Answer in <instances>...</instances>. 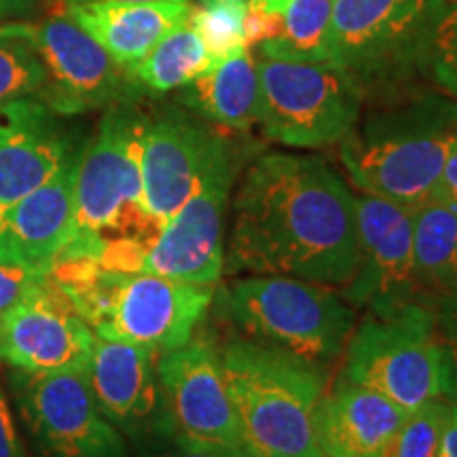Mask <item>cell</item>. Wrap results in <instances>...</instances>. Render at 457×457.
<instances>
[{
	"instance_id": "6da1fadb",
	"label": "cell",
	"mask_w": 457,
	"mask_h": 457,
	"mask_svg": "<svg viewBox=\"0 0 457 457\" xmlns=\"http://www.w3.org/2000/svg\"><path fill=\"white\" fill-rule=\"evenodd\" d=\"M358 259L356 197L327 162L270 153L248 170L228 245L233 271L343 286Z\"/></svg>"
},
{
	"instance_id": "7a4b0ae2",
	"label": "cell",
	"mask_w": 457,
	"mask_h": 457,
	"mask_svg": "<svg viewBox=\"0 0 457 457\" xmlns=\"http://www.w3.org/2000/svg\"><path fill=\"white\" fill-rule=\"evenodd\" d=\"M248 457H324L313 432V411L324 396L316 362L236 339L220 356Z\"/></svg>"
},
{
	"instance_id": "3957f363",
	"label": "cell",
	"mask_w": 457,
	"mask_h": 457,
	"mask_svg": "<svg viewBox=\"0 0 457 457\" xmlns=\"http://www.w3.org/2000/svg\"><path fill=\"white\" fill-rule=\"evenodd\" d=\"M457 146V106L417 100L373 114L341 140V162L353 185L407 208L432 197Z\"/></svg>"
},
{
	"instance_id": "277c9868",
	"label": "cell",
	"mask_w": 457,
	"mask_h": 457,
	"mask_svg": "<svg viewBox=\"0 0 457 457\" xmlns=\"http://www.w3.org/2000/svg\"><path fill=\"white\" fill-rule=\"evenodd\" d=\"M146 121L128 106L106 112L98 134L77 159L74 220L77 237L64 253L98 261L102 244L114 239L155 242L162 231L142 197V134ZM148 248V245H146Z\"/></svg>"
},
{
	"instance_id": "5b68a950",
	"label": "cell",
	"mask_w": 457,
	"mask_h": 457,
	"mask_svg": "<svg viewBox=\"0 0 457 457\" xmlns=\"http://www.w3.org/2000/svg\"><path fill=\"white\" fill-rule=\"evenodd\" d=\"M212 296V286L146 271H108L100 265L68 299L96 337L134 343L162 356L191 341Z\"/></svg>"
},
{
	"instance_id": "8992f818",
	"label": "cell",
	"mask_w": 457,
	"mask_h": 457,
	"mask_svg": "<svg viewBox=\"0 0 457 457\" xmlns=\"http://www.w3.org/2000/svg\"><path fill=\"white\" fill-rule=\"evenodd\" d=\"M449 367L430 313L404 301L353 328L343 377L413 413L449 390Z\"/></svg>"
},
{
	"instance_id": "52a82bcc",
	"label": "cell",
	"mask_w": 457,
	"mask_h": 457,
	"mask_svg": "<svg viewBox=\"0 0 457 457\" xmlns=\"http://www.w3.org/2000/svg\"><path fill=\"white\" fill-rule=\"evenodd\" d=\"M222 310L253 341L310 362L339 356L356 327L345 301L313 282L286 276L237 279L222 295Z\"/></svg>"
},
{
	"instance_id": "ba28073f",
	"label": "cell",
	"mask_w": 457,
	"mask_h": 457,
	"mask_svg": "<svg viewBox=\"0 0 457 457\" xmlns=\"http://www.w3.org/2000/svg\"><path fill=\"white\" fill-rule=\"evenodd\" d=\"M261 125L267 138L293 148H322L356 128L360 81L333 62L261 57Z\"/></svg>"
},
{
	"instance_id": "9c48e42d",
	"label": "cell",
	"mask_w": 457,
	"mask_h": 457,
	"mask_svg": "<svg viewBox=\"0 0 457 457\" xmlns=\"http://www.w3.org/2000/svg\"><path fill=\"white\" fill-rule=\"evenodd\" d=\"M447 0H335L328 55L353 77L392 74L428 45Z\"/></svg>"
},
{
	"instance_id": "30bf717a",
	"label": "cell",
	"mask_w": 457,
	"mask_h": 457,
	"mask_svg": "<svg viewBox=\"0 0 457 457\" xmlns=\"http://www.w3.org/2000/svg\"><path fill=\"white\" fill-rule=\"evenodd\" d=\"M20 415L38 457H128L85 373L11 375Z\"/></svg>"
},
{
	"instance_id": "8fae6325",
	"label": "cell",
	"mask_w": 457,
	"mask_h": 457,
	"mask_svg": "<svg viewBox=\"0 0 457 457\" xmlns=\"http://www.w3.org/2000/svg\"><path fill=\"white\" fill-rule=\"evenodd\" d=\"M162 434L208 447L242 449L236 409L228 398L219 352L208 341H188L157 362Z\"/></svg>"
},
{
	"instance_id": "7c38bea8",
	"label": "cell",
	"mask_w": 457,
	"mask_h": 457,
	"mask_svg": "<svg viewBox=\"0 0 457 457\" xmlns=\"http://www.w3.org/2000/svg\"><path fill=\"white\" fill-rule=\"evenodd\" d=\"M28 43L47 72V83L38 96L54 112L77 114L125 104L138 96L140 87L128 68L117 64L66 11L34 28Z\"/></svg>"
},
{
	"instance_id": "4fadbf2b",
	"label": "cell",
	"mask_w": 457,
	"mask_h": 457,
	"mask_svg": "<svg viewBox=\"0 0 457 457\" xmlns=\"http://www.w3.org/2000/svg\"><path fill=\"white\" fill-rule=\"evenodd\" d=\"M231 187L233 163L231 151H227L205 171L195 193L148 245L142 271L204 286L219 282L225 261L222 222Z\"/></svg>"
},
{
	"instance_id": "5bb4252c",
	"label": "cell",
	"mask_w": 457,
	"mask_h": 457,
	"mask_svg": "<svg viewBox=\"0 0 457 457\" xmlns=\"http://www.w3.org/2000/svg\"><path fill=\"white\" fill-rule=\"evenodd\" d=\"M94 345L96 333L49 278L4 313L0 360L21 373H87Z\"/></svg>"
},
{
	"instance_id": "9a60e30c",
	"label": "cell",
	"mask_w": 457,
	"mask_h": 457,
	"mask_svg": "<svg viewBox=\"0 0 457 457\" xmlns=\"http://www.w3.org/2000/svg\"><path fill=\"white\" fill-rule=\"evenodd\" d=\"M227 140L180 112L146 121L142 134V197L145 210L159 227L195 193L205 171L222 153Z\"/></svg>"
},
{
	"instance_id": "2e32d148",
	"label": "cell",
	"mask_w": 457,
	"mask_h": 457,
	"mask_svg": "<svg viewBox=\"0 0 457 457\" xmlns=\"http://www.w3.org/2000/svg\"><path fill=\"white\" fill-rule=\"evenodd\" d=\"M358 270L345 288L353 305L373 312L404 303L413 288V210L379 195L356 197Z\"/></svg>"
},
{
	"instance_id": "e0dca14e",
	"label": "cell",
	"mask_w": 457,
	"mask_h": 457,
	"mask_svg": "<svg viewBox=\"0 0 457 457\" xmlns=\"http://www.w3.org/2000/svg\"><path fill=\"white\" fill-rule=\"evenodd\" d=\"M157 356L148 347L96 337L85 377L106 420L131 438L163 430Z\"/></svg>"
},
{
	"instance_id": "ac0fdd59",
	"label": "cell",
	"mask_w": 457,
	"mask_h": 457,
	"mask_svg": "<svg viewBox=\"0 0 457 457\" xmlns=\"http://www.w3.org/2000/svg\"><path fill=\"white\" fill-rule=\"evenodd\" d=\"M77 159L72 155L54 179L0 216V261L47 276L57 256L72 244Z\"/></svg>"
},
{
	"instance_id": "d6986e66",
	"label": "cell",
	"mask_w": 457,
	"mask_h": 457,
	"mask_svg": "<svg viewBox=\"0 0 457 457\" xmlns=\"http://www.w3.org/2000/svg\"><path fill=\"white\" fill-rule=\"evenodd\" d=\"M71 157L66 136L43 100L0 106V216L54 179Z\"/></svg>"
},
{
	"instance_id": "ffe728a7",
	"label": "cell",
	"mask_w": 457,
	"mask_h": 457,
	"mask_svg": "<svg viewBox=\"0 0 457 457\" xmlns=\"http://www.w3.org/2000/svg\"><path fill=\"white\" fill-rule=\"evenodd\" d=\"M407 417L381 394L345 381L320 398L313 432L324 457H390Z\"/></svg>"
},
{
	"instance_id": "44dd1931",
	"label": "cell",
	"mask_w": 457,
	"mask_h": 457,
	"mask_svg": "<svg viewBox=\"0 0 457 457\" xmlns=\"http://www.w3.org/2000/svg\"><path fill=\"white\" fill-rule=\"evenodd\" d=\"M68 15L123 68L138 64L191 15L188 3H94L62 4Z\"/></svg>"
},
{
	"instance_id": "7402d4cb",
	"label": "cell",
	"mask_w": 457,
	"mask_h": 457,
	"mask_svg": "<svg viewBox=\"0 0 457 457\" xmlns=\"http://www.w3.org/2000/svg\"><path fill=\"white\" fill-rule=\"evenodd\" d=\"M182 102L231 129L261 123V79L250 51L220 62L182 87Z\"/></svg>"
},
{
	"instance_id": "603a6c76",
	"label": "cell",
	"mask_w": 457,
	"mask_h": 457,
	"mask_svg": "<svg viewBox=\"0 0 457 457\" xmlns=\"http://www.w3.org/2000/svg\"><path fill=\"white\" fill-rule=\"evenodd\" d=\"M413 265L417 282L457 293V208L428 199L413 208Z\"/></svg>"
},
{
	"instance_id": "cb8c5ba5",
	"label": "cell",
	"mask_w": 457,
	"mask_h": 457,
	"mask_svg": "<svg viewBox=\"0 0 457 457\" xmlns=\"http://www.w3.org/2000/svg\"><path fill=\"white\" fill-rule=\"evenodd\" d=\"M212 68L199 34L187 24L170 32L159 41L151 54L142 57L138 64L128 68L129 77L140 89L153 94H168L195 81L199 74Z\"/></svg>"
},
{
	"instance_id": "d4e9b609",
	"label": "cell",
	"mask_w": 457,
	"mask_h": 457,
	"mask_svg": "<svg viewBox=\"0 0 457 457\" xmlns=\"http://www.w3.org/2000/svg\"><path fill=\"white\" fill-rule=\"evenodd\" d=\"M335 0H290L279 13L278 34L256 45L261 57L290 62H330L328 37Z\"/></svg>"
},
{
	"instance_id": "484cf974",
	"label": "cell",
	"mask_w": 457,
	"mask_h": 457,
	"mask_svg": "<svg viewBox=\"0 0 457 457\" xmlns=\"http://www.w3.org/2000/svg\"><path fill=\"white\" fill-rule=\"evenodd\" d=\"M245 15L248 4L237 3H210L191 9L188 24L202 38L212 66L250 51Z\"/></svg>"
},
{
	"instance_id": "4316f807",
	"label": "cell",
	"mask_w": 457,
	"mask_h": 457,
	"mask_svg": "<svg viewBox=\"0 0 457 457\" xmlns=\"http://www.w3.org/2000/svg\"><path fill=\"white\" fill-rule=\"evenodd\" d=\"M45 83L47 72L30 43L0 41V106L38 96Z\"/></svg>"
},
{
	"instance_id": "83f0119b",
	"label": "cell",
	"mask_w": 457,
	"mask_h": 457,
	"mask_svg": "<svg viewBox=\"0 0 457 457\" xmlns=\"http://www.w3.org/2000/svg\"><path fill=\"white\" fill-rule=\"evenodd\" d=\"M449 413L451 404H445L441 398L409 413L390 457H436Z\"/></svg>"
},
{
	"instance_id": "f1b7e54d",
	"label": "cell",
	"mask_w": 457,
	"mask_h": 457,
	"mask_svg": "<svg viewBox=\"0 0 457 457\" xmlns=\"http://www.w3.org/2000/svg\"><path fill=\"white\" fill-rule=\"evenodd\" d=\"M428 60L436 83L457 100V0L445 3L428 45Z\"/></svg>"
},
{
	"instance_id": "f546056e",
	"label": "cell",
	"mask_w": 457,
	"mask_h": 457,
	"mask_svg": "<svg viewBox=\"0 0 457 457\" xmlns=\"http://www.w3.org/2000/svg\"><path fill=\"white\" fill-rule=\"evenodd\" d=\"M45 279H47L45 273L0 261V313H7L20 303L30 299L45 284Z\"/></svg>"
},
{
	"instance_id": "4dcf8cb0",
	"label": "cell",
	"mask_w": 457,
	"mask_h": 457,
	"mask_svg": "<svg viewBox=\"0 0 457 457\" xmlns=\"http://www.w3.org/2000/svg\"><path fill=\"white\" fill-rule=\"evenodd\" d=\"M165 436L170 438V445H165V447H162V449L148 451V453H145V457H231L233 453H236L233 449L195 445V443L182 441V438L170 436V434H165Z\"/></svg>"
},
{
	"instance_id": "1f68e13d",
	"label": "cell",
	"mask_w": 457,
	"mask_h": 457,
	"mask_svg": "<svg viewBox=\"0 0 457 457\" xmlns=\"http://www.w3.org/2000/svg\"><path fill=\"white\" fill-rule=\"evenodd\" d=\"M0 457H28L3 390H0Z\"/></svg>"
},
{
	"instance_id": "d6a6232c",
	"label": "cell",
	"mask_w": 457,
	"mask_h": 457,
	"mask_svg": "<svg viewBox=\"0 0 457 457\" xmlns=\"http://www.w3.org/2000/svg\"><path fill=\"white\" fill-rule=\"evenodd\" d=\"M430 199H438V202H445L457 208V146L449 155L447 163H445V170Z\"/></svg>"
},
{
	"instance_id": "836d02e7",
	"label": "cell",
	"mask_w": 457,
	"mask_h": 457,
	"mask_svg": "<svg viewBox=\"0 0 457 457\" xmlns=\"http://www.w3.org/2000/svg\"><path fill=\"white\" fill-rule=\"evenodd\" d=\"M436 457H457V411L453 404H451L447 424L443 428Z\"/></svg>"
},
{
	"instance_id": "e575fe53",
	"label": "cell",
	"mask_w": 457,
	"mask_h": 457,
	"mask_svg": "<svg viewBox=\"0 0 457 457\" xmlns=\"http://www.w3.org/2000/svg\"><path fill=\"white\" fill-rule=\"evenodd\" d=\"M34 28L32 24H3L0 26V41H30L34 37Z\"/></svg>"
},
{
	"instance_id": "d590c367",
	"label": "cell",
	"mask_w": 457,
	"mask_h": 457,
	"mask_svg": "<svg viewBox=\"0 0 457 457\" xmlns=\"http://www.w3.org/2000/svg\"><path fill=\"white\" fill-rule=\"evenodd\" d=\"M37 0H0V20L30 13Z\"/></svg>"
},
{
	"instance_id": "8d00e7d4",
	"label": "cell",
	"mask_w": 457,
	"mask_h": 457,
	"mask_svg": "<svg viewBox=\"0 0 457 457\" xmlns=\"http://www.w3.org/2000/svg\"><path fill=\"white\" fill-rule=\"evenodd\" d=\"M290 0H253L250 7H256L259 11H265V13H282Z\"/></svg>"
},
{
	"instance_id": "74e56055",
	"label": "cell",
	"mask_w": 457,
	"mask_h": 457,
	"mask_svg": "<svg viewBox=\"0 0 457 457\" xmlns=\"http://www.w3.org/2000/svg\"><path fill=\"white\" fill-rule=\"evenodd\" d=\"M60 4L72 3H94V0H57ZM112 3H165V0H112ZM171 3H187V0H171Z\"/></svg>"
},
{
	"instance_id": "f35d334b",
	"label": "cell",
	"mask_w": 457,
	"mask_h": 457,
	"mask_svg": "<svg viewBox=\"0 0 457 457\" xmlns=\"http://www.w3.org/2000/svg\"><path fill=\"white\" fill-rule=\"evenodd\" d=\"M202 4H210V3H237V4H250L253 0H199Z\"/></svg>"
},
{
	"instance_id": "ab89813d",
	"label": "cell",
	"mask_w": 457,
	"mask_h": 457,
	"mask_svg": "<svg viewBox=\"0 0 457 457\" xmlns=\"http://www.w3.org/2000/svg\"><path fill=\"white\" fill-rule=\"evenodd\" d=\"M231 457H248V455H245V453H244V451H236V453H233Z\"/></svg>"
},
{
	"instance_id": "60d3db41",
	"label": "cell",
	"mask_w": 457,
	"mask_h": 457,
	"mask_svg": "<svg viewBox=\"0 0 457 457\" xmlns=\"http://www.w3.org/2000/svg\"><path fill=\"white\" fill-rule=\"evenodd\" d=\"M3 322H4V313H0V333H3Z\"/></svg>"
},
{
	"instance_id": "b9f144b4",
	"label": "cell",
	"mask_w": 457,
	"mask_h": 457,
	"mask_svg": "<svg viewBox=\"0 0 457 457\" xmlns=\"http://www.w3.org/2000/svg\"><path fill=\"white\" fill-rule=\"evenodd\" d=\"M453 407H455V411H457V403H455V404H453Z\"/></svg>"
}]
</instances>
